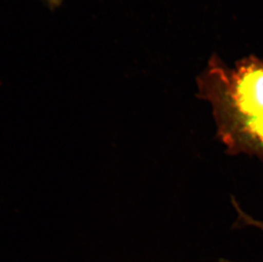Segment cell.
<instances>
[{
    "instance_id": "cell-3",
    "label": "cell",
    "mask_w": 263,
    "mask_h": 262,
    "mask_svg": "<svg viewBox=\"0 0 263 262\" xmlns=\"http://www.w3.org/2000/svg\"><path fill=\"white\" fill-rule=\"evenodd\" d=\"M225 262H227V261H225ZM229 262H231V261H229Z\"/></svg>"
},
{
    "instance_id": "cell-1",
    "label": "cell",
    "mask_w": 263,
    "mask_h": 262,
    "mask_svg": "<svg viewBox=\"0 0 263 262\" xmlns=\"http://www.w3.org/2000/svg\"><path fill=\"white\" fill-rule=\"evenodd\" d=\"M219 140L231 154H247L263 159V110L238 114L212 110Z\"/></svg>"
},
{
    "instance_id": "cell-2",
    "label": "cell",
    "mask_w": 263,
    "mask_h": 262,
    "mask_svg": "<svg viewBox=\"0 0 263 262\" xmlns=\"http://www.w3.org/2000/svg\"><path fill=\"white\" fill-rule=\"evenodd\" d=\"M43 1L46 3V5L49 6L50 10H57L62 5L63 0H43Z\"/></svg>"
}]
</instances>
